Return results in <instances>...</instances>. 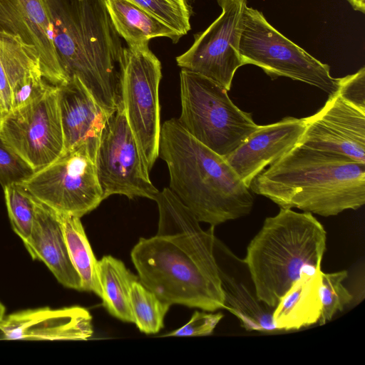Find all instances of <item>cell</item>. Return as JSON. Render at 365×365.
<instances>
[{
	"mask_svg": "<svg viewBox=\"0 0 365 365\" xmlns=\"http://www.w3.org/2000/svg\"><path fill=\"white\" fill-rule=\"evenodd\" d=\"M155 201L158 232L150 238H140L130 253L139 282L170 306L207 312L224 309L213 252L215 226L203 230L169 187L159 191Z\"/></svg>",
	"mask_w": 365,
	"mask_h": 365,
	"instance_id": "6da1fadb",
	"label": "cell"
},
{
	"mask_svg": "<svg viewBox=\"0 0 365 365\" xmlns=\"http://www.w3.org/2000/svg\"><path fill=\"white\" fill-rule=\"evenodd\" d=\"M53 44L68 81L78 79L112 114L121 104L123 46L103 0H43Z\"/></svg>",
	"mask_w": 365,
	"mask_h": 365,
	"instance_id": "7a4b0ae2",
	"label": "cell"
},
{
	"mask_svg": "<svg viewBox=\"0 0 365 365\" xmlns=\"http://www.w3.org/2000/svg\"><path fill=\"white\" fill-rule=\"evenodd\" d=\"M282 208L323 217L365 203V163L297 145L250 185Z\"/></svg>",
	"mask_w": 365,
	"mask_h": 365,
	"instance_id": "3957f363",
	"label": "cell"
},
{
	"mask_svg": "<svg viewBox=\"0 0 365 365\" xmlns=\"http://www.w3.org/2000/svg\"><path fill=\"white\" fill-rule=\"evenodd\" d=\"M159 155L169 189L200 222L211 226L247 215L252 195L225 159L192 137L171 118L161 125Z\"/></svg>",
	"mask_w": 365,
	"mask_h": 365,
	"instance_id": "277c9868",
	"label": "cell"
},
{
	"mask_svg": "<svg viewBox=\"0 0 365 365\" xmlns=\"http://www.w3.org/2000/svg\"><path fill=\"white\" fill-rule=\"evenodd\" d=\"M327 233L312 213L280 207L267 217L244 259L260 301L274 309L304 273L321 270Z\"/></svg>",
	"mask_w": 365,
	"mask_h": 365,
	"instance_id": "5b68a950",
	"label": "cell"
},
{
	"mask_svg": "<svg viewBox=\"0 0 365 365\" xmlns=\"http://www.w3.org/2000/svg\"><path fill=\"white\" fill-rule=\"evenodd\" d=\"M180 125L198 142L225 158L257 128L252 114L230 100L227 91L191 71L180 73Z\"/></svg>",
	"mask_w": 365,
	"mask_h": 365,
	"instance_id": "8992f818",
	"label": "cell"
},
{
	"mask_svg": "<svg viewBox=\"0 0 365 365\" xmlns=\"http://www.w3.org/2000/svg\"><path fill=\"white\" fill-rule=\"evenodd\" d=\"M239 53L243 65L261 68L272 78H289L310 84L333 95L339 78L322 63L274 28L263 14L245 6L242 21Z\"/></svg>",
	"mask_w": 365,
	"mask_h": 365,
	"instance_id": "52a82bcc",
	"label": "cell"
},
{
	"mask_svg": "<svg viewBox=\"0 0 365 365\" xmlns=\"http://www.w3.org/2000/svg\"><path fill=\"white\" fill-rule=\"evenodd\" d=\"M161 78V63L148 43L123 47L120 62L121 104L148 173L159 156Z\"/></svg>",
	"mask_w": 365,
	"mask_h": 365,
	"instance_id": "ba28073f",
	"label": "cell"
},
{
	"mask_svg": "<svg viewBox=\"0 0 365 365\" xmlns=\"http://www.w3.org/2000/svg\"><path fill=\"white\" fill-rule=\"evenodd\" d=\"M0 138L35 171L64 150L57 86L36 99L0 115Z\"/></svg>",
	"mask_w": 365,
	"mask_h": 365,
	"instance_id": "9c48e42d",
	"label": "cell"
},
{
	"mask_svg": "<svg viewBox=\"0 0 365 365\" xmlns=\"http://www.w3.org/2000/svg\"><path fill=\"white\" fill-rule=\"evenodd\" d=\"M21 185L52 210L78 217L103 200L95 163L82 148L63 152Z\"/></svg>",
	"mask_w": 365,
	"mask_h": 365,
	"instance_id": "30bf717a",
	"label": "cell"
},
{
	"mask_svg": "<svg viewBox=\"0 0 365 365\" xmlns=\"http://www.w3.org/2000/svg\"><path fill=\"white\" fill-rule=\"evenodd\" d=\"M95 165L103 200L117 194L155 200L159 192L143 165L122 104L105 123Z\"/></svg>",
	"mask_w": 365,
	"mask_h": 365,
	"instance_id": "8fae6325",
	"label": "cell"
},
{
	"mask_svg": "<svg viewBox=\"0 0 365 365\" xmlns=\"http://www.w3.org/2000/svg\"><path fill=\"white\" fill-rule=\"evenodd\" d=\"M220 15L195 34L188 50L176 57L181 68L199 73L230 91L234 75L243 66L239 43L247 0H217Z\"/></svg>",
	"mask_w": 365,
	"mask_h": 365,
	"instance_id": "7c38bea8",
	"label": "cell"
},
{
	"mask_svg": "<svg viewBox=\"0 0 365 365\" xmlns=\"http://www.w3.org/2000/svg\"><path fill=\"white\" fill-rule=\"evenodd\" d=\"M304 119L305 130L298 145L365 163V112L336 93Z\"/></svg>",
	"mask_w": 365,
	"mask_h": 365,
	"instance_id": "4fadbf2b",
	"label": "cell"
},
{
	"mask_svg": "<svg viewBox=\"0 0 365 365\" xmlns=\"http://www.w3.org/2000/svg\"><path fill=\"white\" fill-rule=\"evenodd\" d=\"M213 252L224 295V309L234 314L246 331H277L274 309L259 299L244 259L237 257L216 236Z\"/></svg>",
	"mask_w": 365,
	"mask_h": 365,
	"instance_id": "5bb4252c",
	"label": "cell"
},
{
	"mask_svg": "<svg viewBox=\"0 0 365 365\" xmlns=\"http://www.w3.org/2000/svg\"><path fill=\"white\" fill-rule=\"evenodd\" d=\"M0 31L19 36L37 50L43 77L50 84L68 81L56 53L43 0H0Z\"/></svg>",
	"mask_w": 365,
	"mask_h": 365,
	"instance_id": "9a60e30c",
	"label": "cell"
},
{
	"mask_svg": "<svg viewBox=\"0 0 365 365\" xmlns=\"http://www.w3.org/2000/svg\"><path fill=\"white\" fill-rule=\"evenodd\" d=\"M0 339L88 340L93 334L92 317L86 308L29 309L5 316L0 322Z\"/></svg>",
	"mask_w": 365,
	"mask_h": 365,
	"instance_id": "2e32d148",
	"label": "cell"
},
{
	"mask_svg": "<svg viewBox=\"0 0 365 365\" xmlns=\"http://www.w3.org/2000/svg\"><path fill=\"white\" fill-rule=\"evenodd\" d=\"M305 130L304 118L286 117L258 128L224 158L245 185L298 145Z\"/></svg>",
	"mask_w": 365,
	"mask_h": 365,
	"instance_id": "e0dca14e",
	"label": "cell"
},
{
	"mask_svg": "<svg viewBox=\"0 0 365 365\" xmlns=\"http://www.w3.org/2000/svg\"><path fill=\"white\" fill-rule=\"evenodd\" d=\"M64 150L84 149L94 161L101 133L110 114L77 78L57 86Z\"/></svg>",
	"mask_w": 365,
	"mask_h": 365,
	"instance_id": "ac0fdd59",
	"label": "cell"
},
{
	"mask_svg": "<svg viewBox=\"0 0 365 365\" xmlns=\"http://www.w3.org/2000/svg\"><path fill=\"white\" fill-rule=\"evenodd\" d=\"M23 242L31 258L43 262L59 283L82 291L81 278L71 260L58 213L36 199L32 230Z\"/></svg>",
	"mask_w": 365,
	"mask_h": 365,
	"instance_id": "d6986e66",
	"label": "cell"
},
{
	"mask_svg": "<svg viewBox=\"0 0 365 365\" xmlns=\"http://www.w3.org/2000/svg\"><path fill=\"white\" fill-rule=\"evenodd\" d=\"M321 273L322 270L304 273L281 297L273 310L277 330H297L318 322Z\"/></svg>",
	"mask_w": 365,
	"mask_h": 365,
	"instance_id": "ffe728a7",
	"label": "cell"
},
{
	"mask_svg": "<svg viewBox=\"0 0 365 365\" xmlns=\"http://www.w3.org/2000/svg\"><path fill=\"white\" fill-rule=\"evenodd\" d=\"M112 24L128 46L148 44L156 37L177 43L181 36L164 22L128 0H103Z\"/></svg>",
	"mask_w": 365,
	"mask_h": 365,
	"instance_id": "44dd1931",
	"label": "cell"
},
{
	"mask_svg": "<svg viewBox=\"0 0 365 365\" xmlns=\"http://www.w3.org/2000/svg\"><path fill=\"white\" fill-rule=\"evenodd\" d=\"M98 274L102 290L103 305L113 317L133 322L130 292L133 282L139 280L124 263L110 255L98 262Z\"/></svg>",
	"mask_w": 365,
	"mask_h": 365,
	"instance_id": "7402d4cb",
	"label": "cell"
},
{
	"mask_svg": "<svg viewBox=\"0 0 365 365\" xmlns=\"http://www.w3.org/2000/svg\"><path fill=\"white\" fill-rule=\"evenodd\" d=\"M57 213L71 260L81 278L82 291L94 292L101 298L102 290L98 274V261L93 252L81 217Z\"/></svg>",
	"mask_w": 365,
	"mask_h": 365,
	"instance_id": "603a6c76",
	"label": "cell"
},
{
	"mask_svg": "<svg viewBox=\"0 0 365 365\" xmlns=\"http://www.w3.org/2000/svg\"><path fill=\"white\" fill-rule=\"evenodd\" d=\"M134 322L139 330L145 334H156L164 327V318L170 305L145 287L139 280L131 286L130 292Z\"/></svg>",
	"mask_w": 365,
	"mask_h": 365,
	"instance_id": "cb8c5ba5",
	"label": "cell"
},
{
	"mask_svg": "<svg viewBox=\"0 0 365 365\" xmlns=\"http://www.w3.org/2000/svg\"><path fill=\"white\" fill-rule=\"evenodd\" d=\"M3 189L12 229L24 242L32 230L35 198L21 184H11Z\"/></svg>",
	"mask_w": 365,
	"mask_h": 365,
	"instance_id": "d4e9b609",
	"label": "cell"
},
{
	"mask_svg": "<svg viewBox=\"0 0 365 365\" xmlns=\"http://www.w3.org/2000/svg\"><path fill=\"white\" fill-rule=\"evenodd\" d=\"M164 22L181 37L191 29L190 0H128Z\"/></svg>",
	"mask_w": 365,
	"mask_h": 365,
	"instance_id": "484cf974",
	"label": "cell"
},
{
	"mask_svg": "<svg viewBox=\"0 0 365 365\" xmlns=\"http://www.w3.org/2000/svg\"><path fill=\"white\" fill-rule=\"evenodd\" d=\"M346 270L320 275L319 294L321 302V315L318 321L323 325L331 321L333 317L349 304L353 296L344 286L343 281L347 277Z\"/></svg>",
	"mask_w": 365,
	"mask_h": 365,
	"instance_id": "4316f807",
	"label": "cell"
},
{
	"mask_svg": "<svg viewBox=\"0 0 365 365\" xmlns=\"http://www.w3.org/2000/svg\"><path fill=\"white\" fill-rule=\"evenodd\" d=\"M34 170L11 150L0 138V184L4 188L11 184H21Z\"/></svg>",
	"mask_w": 365,
	"mask_h": 365,
	"instance_id": "83f0119b",
	"label": "cell"
},
{
	"mask_svg": "<svg viewBox=\"0 0 365 365\" xmlns=\"http://www.w3.org/2000/svg\"><path fill=\"white\" fill-rule=\"evenodd\" d=\"M220 312L212 314L195 311L190 321L183 327L163 336H203L210 335L222 319Z\"/></svg>",
	"mask_w": 365,
	"mask_h": 365,
	"instance_id": "f1b7e54d",
	"label": "cell"
},
{
	"mask_svg": "<svg viewBox=\"0 0 365 365\" xmlns=\"http://www.w3.org/2000/svg\"><path fill=\"white\" fill-rule=\"evenodd\" d=\"M336 93L346 102L365 112V68L356 73L339 78Z\"/></svg>",
	"mask_w": 365,
	"mask_h": 365,
	"instance_id": "f546056e",
	"label": "cell"
},
{
	"mask_svg": "<svg viewBox=\"0 0 365 365\" xmlns=\"http://www.w3.org/2000/svg\"><path fill=\"white\" fill-rule=\"evenodd\" d=\"M352 8L363 14L365 13V0H347Z\"/></svg>",
	"mask_w": 365,
	"mask_h": 365,
	"instance_id": "4dcf8cb0",
	"label": "cell"
},
{
	"mask_svg": "<svg viewBox=\"0 0 365 365\" xmlns=\"http://www.w3.org/2000/svg\"><path fill=\"white\" fill-rule=\"evenodd\" d=\"M6 307L5 306L0 302V322L5 317Z\"/></svg>",
	"mask_w": 365,
	"mask_h": 365,
	"instance_id": "1f68e13d",
	"label": "cell"
}]
</instances>
